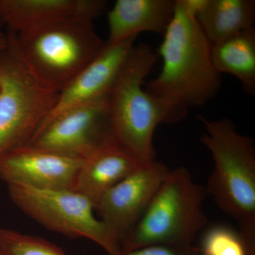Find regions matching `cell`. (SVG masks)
<instances>
[{"label": "cell", "mask_w": 255, "mask_h": 255, "mask_svg": "<svg viewBox=\"0 0 255 255\" xmlns=\"http://www.w3.org/2000/svg\"><path fill=\"white\" fill-rule=\"evenodd\" d=\"M158 58L148 44L134 46L107 96L114 137L144 162L156 159L153 135L157 127L179 123L187 114L186 109L143 88Z\"/></svg>", "instance_id": "cell-1"}, {"label": "cell", "mask_w": 255, "mask_h": 255, "mask_svg": "<svg viewBox=\"0 0 255 255\" xmlns=\"http://www.w3.org/2000/svg\"><path fill=\"white\" fill-rule=\"evenodd\" d=\"M0 251L3 255H67L44 238L5 228H0Z\"/></svg>", "instance_id": "cell-18"}, {"label": "cell", "mask_w": 255, "mask_h": 255, "mask_svg": "<svg viewBox=\"0 0 255 255\" xmlns=\"http://www.w3.org/2000/svg\"><path fill=\"white\" fill-rule=\"evenodd\" d=\"M137 37H129L114 44L106 43L100 54L59 92L54 108L38 128L34 135L52 119L65 111L108 95L135 46Z\"/></svg>", "instance_id": "cell-11"}, {"label": "cell", "mask_w": 255, "mask_h": 255, "mask_svg": "<svg viewBox=\"0 0 255 255\" xmlns=\"http://www.w3.org/2000/svg\"><path fill=\"white\" fill-rule=\"evenodd\" d=\"M176 0H117L108 12L109 38L114 44L141 32L163 35L175 12Z\"/></svg>", "instance_id": "cell-14"}, {"label": "cell", "mask_w": 255, "mask_h": 255, "mask_svg": "<svg viewBox=\"0 0 255 255\" xmlns=\"http://www.w3.org/2000/svg\"><path fill=\"white\" fill-rule=\"evenodd\" d=\"M204 131L201 142L209 150L214 169L206 186L216 205L238 224L251 255H255V145L231 119L199 116Z\"/></svg>", "instance_id": "cell-3"}, {"label": "cell", "mask_w": 255, "mask_h": 255, "mask_svg": "<svg viewBox=\"0 0 255 255\" xmlns=\"http://www.w3.org/2000/svg\"><path fill=\"white\" fill-rule=\"evenodd\" d=\"M82 160L27 144L0 155V178L7 186L73 190Z\"/></svg>", "instance_id": "cell-10"}, {"label": "cell", "mask_w": 255, "mask_h": 255, "mask_svg": "<svg viewBox=\"0 0 255 255\" xmlns=\"http://www.w3.org/2000/svg\"><path fill=\"white\" fill-rule=\"evenodd\" d=\"M6 32L8 46L0 54V155L29 143L59 94L30 71L18 52L14 33Z\"/></svg>", "instance_id": "cell-6"}, {"label": "cell", "mask_w": 255, "mask_h": 255, "mask_svg": "<svg viewBox=\"0 0 255 255\" xmlns=\"http://www.w3.org/2000/svg\"><path fill=\"white\" fill-rule=\"evenodd\" d=\"M211 46L253 27L254 0H210L196 18Z\"/></svg>", "instance_id": "cell-16"}, {"label": "cell", "mask_w": 255, "mask_h": 255, "mask_svg": "<svg viewBox=\"0 0 255 255\" xmlns=\"http://www.w3.org/2000/svg\"><path fill=\"white\" fill-rule=\"evenodd\" d=\"M206 186L186 167L171 169L142 217L122 243V250L150 246L191 247L208 226ZM121 250V251H122Z\"/></svg>", "instance_id": "cell-4"}, {"label": "cell", "mask_w": 255, "mask_h": 255, "mask_svg": "<svg viewBox=\"0 0 255 255\" xmlns=\"http://www.w3.org/2000/svg\"><path fill=\"white\" fill-rule=\"evenodd\" d=\"M107 7L105 0H0V23L16 34L68 20L93 21Z\"/></svg>", "instance_id": "cell-12"}, {"label": "cell", "mask_w": 255, "mask_h": 255, "mask_svg": "<svg viewBox=\"0 0 255 255\" xmlns=\"http://www.w3.org/2000/svg\"><path fill=\"white\" fill-rule=\"evenodd\" d=\"M112 138L82 160L73 190L87 196L95 207L102 196L144 163Z\"/></svg>", "instance_id": "cell-13"}, {"label": "cell", "mask_w": 255, "mask_h": 255, "mask_svg": "<svg viewBox=\"0 0 255 255\" xmlns=\"http://www.w3.org/2000/svg\"><path fill=\"white\" fill-rule=\"evenodd\" d=\"M8 41L9 40H8L7 32L5 33L0 27V54L6 49L8 46Z\"/></svg>", "instance_id": "cell-21"}, {"label": "cell", "mask_w": 255, "mask_h": 255, "mask_svg": "<svg viewBox=\"0 0 255 255\" xmlns=\"http://www.w3.org/2000/svg\"><path fill=\"white\" fill-rule=\"evenodd\" d=\"M205 231L199 248L201 255H251L239 231L221 224Z\"/></svg>", "instance_id": "cell-17"}, {"label": "cell", "mask_w": 255, "mask_h": 255, "mask_svg": "<svg viewBox=\"0 0 255 255\" xmlns=\"http://www.w3.org/2000/svg\"><path fill=\"white\" fill-rule=\"evenodd\" d=\"M170 170L160 161H147L100 198L95 211L118 238L121 247Z\"/></svg>", "instance_id": "cell-9"}, {"label": "cell", "mask_w": 255, "mask_h": 255, "mask_svg": "<svg viewBox=\"0 0 255 255\" xmlns=\"http://www.w3.org/2000/svg\"><path fill=\"white\" fill-rule=\"evenodd\" d=\"M210 0H179V3L187 12L197 18L209 4Z\"/></svg>", "instance_id": "cell-20"}, {"label": "cell", "mask_w": 255, "mask_h": 255, "mask_svg": "<svg viewBox=\"0 0 255 255\" xmlns=\"http://www.w3.org/2000/svg\"><path fill=\"white\" fill-rule=\"evenodd\" d=\"M10 199L26 216L52 231L72 238H86L110 255L122 250L118 238L87 196L73 189H40L8 185Z\"/></svg>", "instance_id": "cell-7"}, {"label": "cell", "mask_w": 255, "mask_h": 255, "mask_svg": "<svg viewBox=\"0 0 255 255\" xmlns=\"http://www.w3.org/2000/svg\"><path fill=\"white\" fill-rule=\"evenodd\" d=\"M21 58L45 86L61 92L106 46L93 21L73 19L14 33Z\"/></svg>", "instance_id": "cell-5"}, {"label": "cell", "mask_w": 255, "mask_h": 255, "mask_svg": "<svg viewBox=\"0 0 255 255\" xmlns=\"http://www.w3.org/2000/svg\"><path fill=\"white\" fill-rule=\"evenodd\" d=\"M163 37L157 53L162 68L145 90L186 110L206 105L219 92L221 75L213 64L211 43L179 0Z\"/></svg>", "instance_id": "cell-2"}, {"label": "cell", "mask_w": 255, "mask_h": 255, "mask_svg": "<svg viewBox=\"0 0 255 255\" xmlns=\"http://www.w3.org/2000/svg\"><path fill=\"white\" fill-rule=\"evenodd\" d=\"M211 59L216 71L233 75L247 95H255V28L241 31L211 46Z\"/></svg>", "instance_id": "cell-15"}, {"label": "cell", "mask_w": 255, "mask_h": 255, "mask_svg": "<svg viewBox=\"0 0 255 255\" xmlns=\"http://www.w3.org/2000/svg\"><path fill=\"white\" fill-rule=\"evenodd\" d=\"M0 255H3L2 253H1V251H0Z\"/></svg>", "instance_id": "cell-22"}, {"label": "cell", "mask_w": 255, "mask_h": 255, "mask_svg": "<svg viewBox=\"0 0 255 255\" xmlns=\"http://www.w3.org/2000/svg\"><path fill=\"white\" fill-rule=\"evenodd\" d=\"M116 255H201L199 248L195 246L176 247L150 246L136 249L122 250Z\"/></svg>", "instance_id": "cell-19"}, {"label": "cell", "mask_w": 255, "mask_h": 255, "mask_svg": "<svg viewBox=\"0 0 255 255\" xmlns=\"http://www.w3.org/2000/svg\"><path fill=\"white\" fill-rule=\"evenodd\" d=\"M107 96L57 116L37 132L28 145L85 158L97 147L115 138Z\"/></svg>", "instance_id": "cell-8"}]
</instances>
